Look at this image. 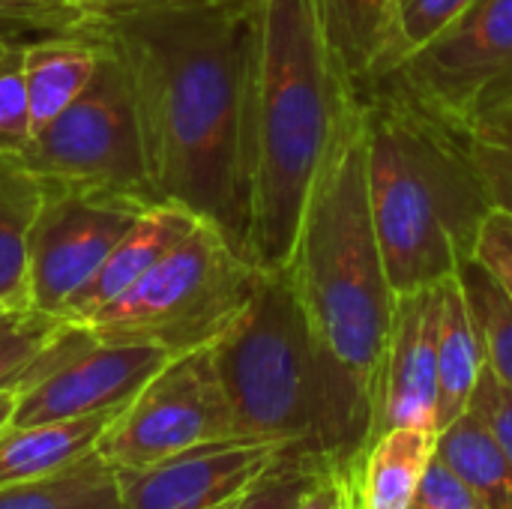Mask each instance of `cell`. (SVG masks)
Masks as SVG:
<instances>
[{
	"mask_svg": "<svg viewBox=\"0 0 512 509\" xmlns=\"http://www.w3.org/2000/svg\"><path fill=\"white\" fill-rule=\"evenodd\" d=\"M87 33L129 75L156 198L216 222L243 249L252 0L123 3Z\"/></svg>",
	"mask_w": 512,
	"mask_h": 509,
	"instance_id": "cell-1",
	"label": "cell"
},
{
	"mask_svg": "<svg viewBox=\"0 0 512 509\" xmlns=\"http://www.w3.org/2000/svg\"><path fill=\"white\" fill-rule=\"evenodd\" d=\"M285 273L303 303L321 372L315 453L345 465L366 450L372 435L396 306L372 216L366 108L357 90H348L342 102Z\"/></svg>",
	"mask_w": 512,
	"mask_h": 509,
	"instance_id": "cell-2",
	"label": "cell"
},
{
	"mask_svg": "<svg viewBox=\"0 0 512 509\" xmlns=\"http://www.w3.org/2000/svg\"><path fill=\"white\" fill-rule=\"evenodd\" d=\"M354 90L327 39L315 0H252L243 111L246 255L285 270L300 216Z\"/></svg>",
	"mask_w": 512,
	"mask_h": 509,
	"instance_id": "cell-3",
	"label": "cell"
},
{
	"mask_svg": "<svg viewBox=\"0 0 512 509\" xmlns=\"http://www.w3.org/2000/svg\"><path fill=\"white\" fill-rule=\"evenodd\" d=\"M363 108L369 198L393 291L459 276L492 213L462 132L393 87L363 93Z\"/></svg>",
	"mask_w": 512,
	"mask_h": 509,
	"instance_id": "cell-4",
	"label": "cell"
},
{
	"mask_svg": "<svg viewBox=\"0 0 512 509\" xmlns=\"http://www.w3.org/2000/svg\"><path fill=\"white\" fill-rule=\"evenodd\" d=\"M240 438L315 453L321 426V372L303 303L285 270L261 282L210 345Z\"/></svg>",
	"mask_w": 512,
	"mask_h": 509,
	"instance_id": "cell-5",
	"label": "cell"
},
{
	"mask_svg": "<svg viewBox=\"0 0 512 509\" xmlns=\"http://www.w3.org/2000/svg\"><path fill=\"white\" fill-rule=\"evenodd\" d=\"M261 267L210 219H201L126 294L81 327L102 342L186 354L213 345L252 300Z\"/></svg>",
	"mask_w": 512,
	"mask_h": 509,
	"instance_id": "cell-6",
	"label": "cell"
},
{
	"mask_svg": "<svg viewBox=\"0 0 512 509\" xmlns=\"http://www.w3.org/2000/svg\"><path fill=\"white\" fill-rule=\"evenodd\" d=\"M12 162L42 183L108 186L156 198L129 75L105 42L84 93L39 129Z\"/></svg>",
	"mask_w": 512,
	"mask_h": 509,
	"instance_id": "cell-7",
	"label": "cell"
},
{
	"mask_svg": "<svg viewBox=\"0 0 512 509\" xmlns=\"http://www.w3.org/2000/svg\"><path fill=\"white\" fill-rule=\"evenodd\" d=\"M240 438L213 348L174 354L111 420L96 453L114 468H147L183 450Z\"/></svg>",
	"mask_w": 512,
	"mask_h": 509,
	"instance_id": "cell-8",
	"label": "cell"
},
{
	"mask_svg": "<svg viewBox=\"0 0 512 509\" xmlns=\"http://www.w3.org/2000/svg\"><path fill=\"white\" fill-rule=\"evenodd\" d=\"M462 129L512 102V0H474L381 84Z\"/></svg>",
	"mask_w": 512,
	"mask_h": 509,
	"instance_id": "cell-9",
	"label": "cell"
},
{
	"mask_svg": "<svg viewBox=\"0 0 512 509\" xmlns=\"http://www.w3.org/2000/svg\"><path fill=\"white\" fill-rule=\"evenodd\" d=\"M153 204L156 198L108 186L42 183L27 249L30 306L60 318L66 303Z\"/></svg>",
	"mask_w": 512,
	"mask_h": 509,
	"instance_id": "cell-10",
	"label": "cell"
},
{
	"mask_svg": "<svg viewBox=\"0 0 512 509\" xmlns=\"http://www.w3.org/2000/svg\"><path fill=\"white\" fill-rule=\"evenodd\" d=\"M171 354L150 345L102 342L81 324H63L15 384L9 426H33L123 408Z\"/></svg>",
	"mask_w": 512,
	"mask_h": 509,
	"instance_id": "cell-11",
	"label": "cell"
},
{
	"mask_svg": "<svg viewBox=\"0 0 512 509\" xmlns=\"http://www.w3.org/2000/svg\"><path fill=\"white\" fill-rule=\"evenodd\" d=\"M285 450L294 447L234 438L114 471L120 509H228Z\"/></svg>",
	"mask_w": 512,
	"mask_h": 509,
	"instance_id": "cell-12",
	"label": "cell"
},
{
	"mask_svg": "<svg viewBox=\"0 0 512 509\" xmlns=\"http://www.w3.org/2000/svg\"><path fill=\"white\" fill-rule=\"evenodd\" d=\"M438 324L441 282L396 294L369 441L402 426L438 429Z\"/></svg>",
	"mask_w": 512,
	"mask_h": 509,
	"instance_id": "cell-13",
	"label": "cell"
},
{
	"mask_svg": "<svg viewBox=\"0 0 512 509\" xmlns=\"http://www.w3.org/2000/svg\"><path fill=\"white\" fill-rule=\"evenodd\" d=\"M204 216L192 213L183 204L174 201H156L141 213V219L120 237V243L108 252V258L99 264V270L90 276V282L66 303L63 321L84 324L99 309L114 303L120 294H126L168 249H174Z\"/></svg>",
	"mask_w": 512,
	"mask_h": 509,
	"instance_id": "cell-14",
	"label": "cell"
},
{
	"mask_svg": "<svg viewBox=\"0 0 512 509\" xmlns=\"http://www.w3.org/2000/svg\"><path fill=\"white\" fill-rule=\"evenodd\" d=\"M345 81L363 96L402 60L396 0H315Z\"/></svg>",
	"mask_w": 512,
	"mask_h": 509,
	"instance_id": "cell-15",
	"label": "cell"
},
{
	"mask_svg": "<svg viewBox=\"0 0 512 509\" xmlns=\"http://www.w3.org/2000/svg\"><path fill=\"white\" fill-rule=\"evenodd\" d=\"M438 453V429L402 426L378 435L348 462L354 509H411Z\"/></svg>",
	"mask_w": 512,
	"mask_h": 509,
	"instance_id": "cell-16",
	"label": "cell"
},
{
	"mask_svg": "<svg viewBox=\"0 0 512 509\" xmlns=\"http://www.w3.org/2000/svg\"><path fill=\"white\" fill-rule=\"evenodd\" d=\"M117 411L120 408L33 426H9L0 435V486L36 483L90 459Z\"/></svg>",
	"mask_w": 512,
	"mask_h": 509,
	"instance_id": "cell-17",
	"label": "cell"
},
{
	"mask_svg": "<svg viewBox=\"0 0 512 509\" xmlns=\"http://www.w3.org/2000/svg\"><path fill=\"white\" fill-rule=\"evenodd\" d=\"M102 57V39L93 33H45L24 48L27 99L33 135L63 114L90 84Z\"/></svg>",
	"mask_w": 512,
	"mask_h": 509,
	"instance_id": "cell-18",
	"label": "cell"
},
{
	"mask_svg": "<svg viewBox=\"0 0 512 509\" xmlns=\"http://www.w3.org/2000/svg\"><path fill=\"white\" fill-rule=\"evenodd\" d=\"M483 372L480 330L459 276L441 282L438 324V432L471 408Z\"/></svg>",
	"mask_w": 512,
	"mask_h": 509,
	"instance_id": "cell-19",
	"label": "cell"
},
{
	"mask_svg": "<svg viewBox=\"0 0 512 509\" xmlns=\"http://www.w3.org/2000/svg\"><path fill=\"white\" fill-rule=\"evenodd\" d=\"M438 459L477 492L486 509H512L510 456L471 408L438 432Z\"/></svg>",
	"mask_w": 512,
	"mask_h": 509,
	"instance_id": "cell-20",
	"label": "cell"
},
{
	"mask_svg": "<svg viewBox=\"0 0 512 509\" xmlns=\"http://www.w3.org/2000/svg\"><path fill=\"white\" fill-rule=\"evenodd\" d=\"M39 198L42 183L12 159H0V303H30L27 249Z\"/></svg>",
	"mask_w": 512,
	"mask_h": 509,
	"instance_id": "cell-21",
	"label": "cell"
},
{
	"mask_svg": "<svg viewBox=\"0 0 512 509\" xmlns=\"http://www.w3.org/2000/svg\"><path fill=\"white\" fill-rule=\"evenodd\" d=\"M0 509H120L117 477L114 468L93 453L54 477L0 486Z\"/></svg>",
	"mask_w": 512,
	"mask_h": 509,
	"instance_id": "cell-22",
	"label": "cell"
},
{
	"mask_svg": "<svg viewBox=\"0 0 512 509\" xmlns=\"http://www.w3.org/2000/svg\"><path fill=\"white\" fill-rule=\"evenodd\" d=\"M459 279L465 285L480 342H483V360L498 375V381L512 390V300L510 294L495 282V276L471 258Z\"/></svg>",
	"mask_w": 512,
	"mask_h": 509,
	"instance_id": "cell-23",
	"label": "cell"
},
{
	"mask_svg": "<svg viewBox=\"0 0 512 509\" xmlns=\"http://www.w3.org/2000/svg\"><path fill=\"white\" fill-rule=\"evenodd\" d=\"M459 132L492 210L512 216V102L483 111Z\"/></svg>",
	"mask_w": 512,
	"mask_h": 509,
	"instance_id": "cell-24",
	"label": "cell"
},
{
	"mask_svg": "<svg viewBox=\"0 0 512 509\" xmlns=\"http://www.w3.org/2000/svg\"><path fill=\"white\" fill-rule=\"evenodd\" d=\"M63 324V318L30 303H0V393L15 390Z\"/></svg>",
	"mask_w": 512,
	"mask_h": 509,
	"instance_id": "cell-25",
	"label": "cell"
},
{
	"mask_svg": "<svg viewBox=\"0 0 512 509\" xmlns=\"http://www.w3.org/2000/svg\"><path fill=\"white\" fill-rule=\"evenodd\" d=\"M333 468V462L306 450H285L234 504L231 509H297L312 486Z\"/></svg>",
	"mask_w": 512,
	"mask_h": 509,
	"instance_id": "cell-26",
	"label": "cell"
},
{
	"mask_svg": "<svg viewBox=\"0 0 512 509\" xmlns=\"http://www.w3.org/2000/svg\"><path fill=\"white\" fill-rule=\"evenodd\" d=\"M129 0H0V27L42 33H87Z\"/></svg>",
	"mask_w": 512,
	"mask_h": 509,
	"instance_id": "cell-27",
	"label": "cell"
},
{
	"mask_svg": "<svg viewBox=\"0 0 512 509\" xmlns=\"http://www.w3.org/2000/svg\"><path fill=\"white\" fill-rule=\"evenodd\" d=\"M24 48L12 30H0V159H12L33 138Z\"/></svg>",
	"mask_w": 512,
	"mask_h": 509,
	"instance_id": "cell-28",
	"label": "cell"
},
{
	"mask_svg": "<svg viewBox=\"0 0 512 509\" xmlns=\"http://www.w3.org/2000/svg\"><path fill=\"white\" fill-rule=\"evenodd\" d=\"M474 0H396L399 30L405 42V57L426 42H432L444 27H450Z\"/></svg>",
	"mask_w": 512,
	"mask_h": 509,
	"instance_id": "cell-29",
	"label": "cell"
},
{
	"mask_svg": "<svg viewBox=\"0 0 512 509\" xmlns=\"http://www.w3.org/2000/svg\"><path fill=\"white\" fill-rule=\"evenodd\" d=\"M411 509H486V504L477 498V492L444 462L432 459L420 489H417V498Z\"/></svg>",
	"mask_w": 512,
	"mask_h": 509,
	"instance_id": "cell-30",
	"label": "cell"
},
{
	"mask_svg": "<svg viewBox=\"0 0 512 509\" xmlns=\"http://www.w3.org/2000/svg\"><path fill=\"white\" fill-rule=\"evenodd\" d=\"M471 411L489 426V432L498 438V444L504 447L512 462V390L498 381V375L486 366V360L471 399Z\"/></svg>",
	"mask_w": 512,
	"mask_h": 509,
	"instance_id": "cell-31",
	"label": "cell"
},
{
	"mask_svg": "<svg viewBox=\"0 0 512 509\" xmlns=\"http://www.w3.org/2000/svg\"><path fill=\"white\" fill-rule=\"evenodd\" d=\"M474 258L495 276V282L512 300V216L495 213V210L489 213Z\"/></svg>",
	"mask_w": 512,
	"mask_h": 509,
	"instance_id": "cell-32",
	"label": "cell"
},
{
	"mask_svg": "<svg viewBox=\"0 0 512 509\" xmlns=\"http://www.w3.org/2000/svg\"><path fill=\"white\" fill-rule=\"evenodd\" d=\"M297 509H354V486H351L348 462L327 468V474L312 486V492L300 501Z\"/></svg>",
	"mask_w": 512,
	"mask_h": 509,
	"instance_id": "cell-33",
	"label": "cell"
},
{
	"mask_svg": "<svg viewBox=\"0 0 512 509\" xmlns=\"http://www.w3.org/2000/svg\"><path fill=\"white\" fill-rule=\"evenodd\" d=\"M12 408H15V393L12 390H6V393H0V435L9 429V423H12Z\"/></svg>",
	"mask_w": 512,
	"mask_h": 509,
	"instance_id": "cell-34",
	"label": "cell"
},
{
	"mask_svg": "<svg viewBox=\"0 0 512 509\" xmlns=\"http://www.w3.org/2000/svg\"><path fill=\"white\" fill-rule=\"evenodd\" d=\"M129 3H171V0H129Z\"/></svg>",
	"mask_w": 512,
	"mask_h": 509,
	"instance_id": "cell-35",
	"label": "cell"
},
{
	"mask_svg": "<svg viewBox=\"0 0 512 509\" xmlns=\"http://www.w3.org/2000/svg\"><path fill=\"white\" fill-rule=\"evenodd\" d=\"M0 30H6V27H0ZM12 33H15V30H12Z\"/></svg>",
	"mask_w": 512,
	"mask_h": 509,
	"instance_id": "cell-36",
	"label": "cell"
},
{
	"mask_svg": "<svg viewBox=\"0 0 512 509\" xmlns=\"http://www.w3.org/2000/svg\"><path fill=\"white\" fill-rule=\"evenodd\" d=\"M228 509H231V507H228Z\"/></svg>",
	"mask_w": 512,
	"mask_h": 509,
	"instance_id": "cell-37",
	"label": "cell"
}]
</instances>
